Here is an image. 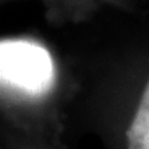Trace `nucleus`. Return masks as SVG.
Wrapping results in <instances>:
<instances>
[{
    "label": "nucleus",
    "mask_w": 149,
    "mask_h": 149,
    "mask_svg": "<svg viewBox=\"0 0 149 149\" xmlns=\"http://www.w3.org/2000/svg\"><path fill=\"white\" fill-rule=\"evenodd\" d=\"M56 78L54 58L35 41L0 40V86L39 98L52 90Z\"/></svg>",
    "instance_id": "obj_1"
},
{
    "label": "nucleus",
    "mask_w": 149,
    "mask_h": 149,
    "mask_svg": "<svg viewBox=\"0 0 149 149\" xmlns=\"http://www.w3.org/2000/svg\"><path fill=\"white\" fill-rule=\"evenodd\" d=\"M128 149H149V81L127 130Z\"/></svg>",
    "instance_id": "obj_2"
}]
</instances>
